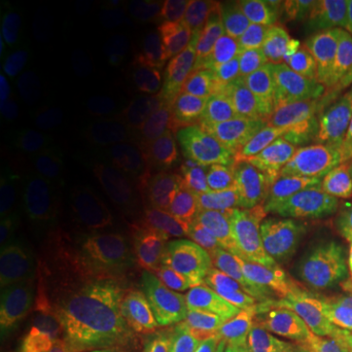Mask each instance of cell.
Listing matches in <instances>:
<instances>
[{"mask_svg":"<svg viewBox=\"0 0 352 352\" xmlns=\"http://www.w3.org/2000/svg\"><path fill=\"white\" fill-rule=\"evenodd\" d=\"M344 300H346V308L349 311L351 318H352V276L346 280V287H344Z\"/></svg>","mask_w":352,"mask_h":352,"instance_id":"41","label":"cell"},{"mask_svg":"<svg viewBox=\"0 0 352 352\" xmlns=\"http://www.w3.org/2000/svg\"><path fill=\"white\" fill-rule=\"evenodd\" d=\"M32 296L23 290L3 292L0 305V352H21L28 338Z\"/></svg>","mask_w":352,"mask_h":352,"instance_id":"25","label":"cell"},{"mask_svg":"<svg viewBox=\"0 0 352 352\" xmlns=\"http://www.w3.org/2000/svg\"><path fill=\"white\" fill-rule=\"evenodd\" d=\"M16 157H19V147L13 132L7 124H2L0 126V175L16 164Z\"/></svg>","mask_w":352,"mask_h":352,"instance_id":"36","label":"cell"},{"mask_svg":"<svg viewBox=\"0 0 352 352\" xmlns=\"http://www.w3.org/2000/svg\"><path fill=\"white\" fill-rule=\"evenodd\" d=\"M103 183L96 178H78L65 183L56 197L57 208L69 217H82L100 209L104 202Z\"/></svg>","mask_w":352,"mask_h":352,"instance_id":"26","label":"cell"},{"mask_svg":"<svg viewBox=\"0 0 352 352\" xmlns=\"http://www.w3.org/2000/svg\"><path fill=\"white\" fill-rule=\"evenodd\" d=\"M331 116H352V87L351 90L347 91L340 101H336L331 108L324 109L323 114H321V120Z\"/></svg>","mask_w":352,"mask_h":352,"instance_id":"39","label":"cell"},{"mask_svg":"<svg viewBox=\"0 0 352 352\" xmlns=\"http://www.w3.org/2000/svg\"><path fill=\"white\" fill-rule=\"evenodd\" d=\"M54 274L60 289L83 303L98 305L107 287V270L101 254L91 246H78L56 258Z\"/></svg>","mask_w":352,"mask_h":352,"instance_id":"14","label":"cell"},{"mask_svg":"<svg viewBox=\"0 0 352 352\" xmlns=\"http://www.w3.org/2000/svg\"><path fill=\"white\" fill-rule=\"evenodd\" d=\"M303 310L302 292L267 285L250 296L240 315L253 346L279 352L290 327Z\"/></svg>","mask_w":352,"mask_h":352,"instance_id":"6","label":"cell"},{"mask_svg":"<svg viewBox=\"0 0 352 352\" xmlns=\"http://www.w3.org/2000/svg\"><path fill=\"white\" fill-rule=\"evenodd\" d=\"M334 212H338L342 219H346L347 222L352 223V208L351 209H342V208H331Z\"/></svg>","mask_w":352,"mask_h":352,"instance_id":"42","label":"cell"},{"mask_svg":"<svg viewBox=\"0 0 352 352\" xmlns=\"http://www.w3.org/2000/svg\"><path fill=\"white\" fill-rule=\"evenodd\" d=\"M165 33L173 46L191 47L208 36L209 16L202 10L195 13L175 12L166 20Z\"/></svg>","mask_w":352,"mask_h":352,"instance_id":"31","label":"cell"},{"mask_svg":"<svg viewBox=\"0 0 352 352\" xmlns=\"http://www.w3.org/2000/svg\"><path fill=\"white\" fill-rule=\"evenodd\" d=\"M248 279L277 280L296 267L297 253L294 236L285 217L264 228L236 250Z\"/></svg>","mask_w":352,"mask_h":352,"instance_id":"11","label":"cell"},{"mask_svg":"<svg viewBox=\"0 0 352 352\" xmlns=\"http://www.w3.org/2000/svg\"><path fill=\"white\" fill-rule=\"evenodd\" d=\"M38 342L41 352H95L96 328L90 307L63 289L44 294L38 311Z\"/></svg>","mask_w":352,"mask_h":352,"instance_id":"4","label":"cell"},{"mask_svg":"<svg viewBox=\"0 0 352 352\" xmlns=\"http://www.w3.org/2000/svg\"><path fill=\"white\" fill-rule=\"evenodd\" d=\"M118 340L121 352H183L164 327L144 311L122 316Z\"/></svg>","mask_w":352,"mask_h":352,"instance_id":"19","label":"cell"},{"mask_svg":"<svg viewBox=\"0 0 352 352\" xmlns=\"http://www.w3.org/2000/svg\"><path fill=\"white\" fill-rule=\"evenodd\" d=\"M192 168L182 160H153L144 170V182L147 188L160 195L183 191L192 183Z\"/></svg>","mask_w":352,"mask_h":352,"instance_id":"30","label":"cell"},{"mask_svg":"<svg viewBox=\"0 0 352 352\" xmlns=\"http://www.w3.org/2000/svg\"><path fill=\"white\" fill-rule=\"evenodd\" d=\"M272 2L223 0L214 8V20L230 36H253L267 30Z\"/></svg>","mask_w":352,"mask_h":352,"instance_id":"22","label":"cell"},{"mask_svg":"<svg viewBox=\"0 0 352 352\" xmlns=\"http://www.w3.org/2000/svg\"><path fill=\"white\" fill-rule=\"evenodd\" d=\"M28 145L34 164L46 175H56L69 160L67 132L54 118L39 120L28 135Z\"/></svg>","mask_w":352,"mask_h":352,"instance_id":"21","label":"cell"},{"mask_svg":"<svg viewBox=\"0 0 352 352\" xmlns=\"http://www.w3.org/2000/svg\"><path fill=\"white\" fill-rule=\"evenodd\" d=\"M155 285L173 320L192 341L206 346L220 342L226 320L212 292L179 272H160Z\"/></svg>","mask_w":352,"mask_h":352,"instance_id":"3","label":"cell"},{"mask_svg":"<svg viewBox=\"0 0 352 352\" xmlns=\"http://www.w3.org/2000/svg\"><path fill=\"white\" fill-rule=\"evenodd\" d=\"M2 191L10 201L20 202L32 192V176L23 165L16 162L10 170L0 175Z\"/></svg>","mask_w":352,"mask_h":352,"instance_id":"35","label":"cell"},{"mask_svg":"<svg viewBox=\"0 0 352 352\" xmlns=\"http://www.w3.org/2000/svg\"><path fill=\"white\" fill-rule=\"evenodd\" d=\"M352 87V25L347 30L341 46L333 56L331 67L328 74V95L324 109L331 108L340 101ZM323 109V111H324Z\"/></svg>","mask_w":352,"mask_h":352,"instance_id":"32","label":"cell"},{"mask_svg":"<svg viewBox=\"0 0 352 352\" xmlns=\"http://www.w3.org/2000/svg\"><path fill=\"white\" fill-rule=\"evenodd\" d=\"M334 52H323L314 78L283 100L272 122L271 147L266 153L277 175L285 176L303 153L308 135L318 124L327 104L328 74Z\"/></svg>","mask_w":352,"mask_h":352,"instance_id":"1","label":"cell"},{"mask_svg":"<svg viewBox=\"0 0 352 352\" xmlns=\"http://www.w3.org/2000/svg\"><path fill=\"white\" fill-rule=\"evenodd\" d=\"M240 352H277V351L264 349V347H258V346L248 344V346H243V347H241V351H240Z\"/></svg>","mask_w":352,"mask_h":352,"instance_id":"43","label":"cell"},{"mask_svg":"<svg viewBox=\"0 0 352 352\" xmlns=\"http://www.w3.org/2000/svg\"><path fill=\"white\" fill-rule=\"evenodd\" d=\"M329 344L333 351H352V318L328 324Z\"/></svg>","mask_w":352,"mask_h":352,"instance_id":"37","label":"cell"},{"mask_svg":"<svg viewBox=\"0 0 352 352\" xmlns=\"http://www.w3.org/2000/svg\"><path fill=\"white\" fill-rule=\"evenodd\" d=\"M120 107L124 121L134 129H144L153 120L152 98L138 83H126L120 91Z\"/></svg>","mask_w":352,"mask_h":352,"instance_id":"33","label":"cell"},{"mask_svg":"<svg viewBox=\"0 0 352 352\" xmlns=\"http://www.w3.org/2000/svg\"><path fill=\"white\" fill-rule=\"evenodd\" d=\"M36 30L28 19L21 15L10 16L3 21L2 30V64L8 74L21 78L32 67Z\"/></svg>","mask_w":352,"mask_h":352,"instance_id":"23","label":"cell"},{"mask_svg":"<svg viewBox=\"0 0 352 352\" xmlns=\"http://www.w3.org/2000/svg\"><path fill=\"white\" fill-rule=\"evenodd\" d=\"M303 153L346 165L352 160V116L320 120L308 135Z\"/></svg>","mask_w":352,"mask_h":352,"instance_id":"20","label":"cell"},{"mask_svg":"<svg viewBox=\"0 0 352 352\" xmlns=\"http://www.w3.org/2000/svg\"><path fill=\"white\" fill-rule=\"evenodd\" d=\"M272 175L277 173L266 155L228 162L215 171L195 197L208 206L222 222Z\"/></svg>","mask_w":352,"mask_h":352,"instance_id":"9","label":"cell"},{"mask_svg":"<svg viewBox=\"0 0 352 352\" xmlns=\"http://www.w3.org/2000/svg\"><path fill=\"white\" fill-rule=\"evenodd\" d=\"M50 87L46 82H30L26 85L16 88L8 96L6 107V118L8 124L16 129H25L36 120L38 114L47 101Z\"/></svg>","mask_w":352,"mask_h":352,"instance_id":"29","label":"cell"},{"mask_svg":"<svg viewBox=\"0 0 352 352\" xmlns=\"http://www.w3.org/2000/svg\"><path fill=\"white\" fill-rule=\"evenodd\" d=\"M305 258L334 276H352V223L324 208L294 220Z\"/></svg>","mask_w":352,"mask_h":352,"instance_id":"5","label":"cell"},{"mask_svg":"<svg viewBox=\"0 0 352 352\" xmlns=\"http://www.w3.org/2000/svg\"><path fill=\"white\" fill-rule=\"evenodd\" d=\"M279 352H331L328 323L305 310L290 327Z\"/></svg>","mask_w":352,"mask_h":352,"instance_id":"27","label":"cell"},{"mask_svg":"<svg viewBox=\"0 0 352 352\" xmlns=\"http://www.w3.org/2000/svg\"><path fill=\"white\" fill-rule=\"evenodd\" d=\"M285 204V176L272 175L258 186L233 212L222 220V232L239 250L254 235L283 217Z\"/></svg>","mask_w":352,"mask_h":352,"instance_id":"10","label":"cell"},{"mask_svg":"<svg viewBox=\"0 0 352 352\" xmlns=\"http://www.w3.org/2000/svg\"><path fill=\"white\" fill-rule=\"evenodd\" d=\"M300 284L305 307L310 314L328 324L351 320L344 300V277L311 266L302 276Z\"/></svg>","mask_w":352,"mask_h":352,"instance_id":"16","label":"cell"},{"mask_svg":"<svg viewBox=\"0 0 352 352\" xmlns=\"http://www.w3.org/2000/svg\"><path fill=\"white\" fill-rule=\"evenodd\" d=\"M85 232L69 220L54 215H39L25 223L21 241L30 250L46 256H63L83 246Z\"/></svg>","mask_w":352,"mask_h":352,"instance_id":"17","label":"cell"},{"mask_svg":"<svg viewBox=\"0 0 352 352\" xmlns=\"http://www.w3.org/2000/svg\"><path fill=\"white\" fill-rule=\"evenodd\" d=\"M87 43L83 39V33L76 25H70L67 30L57 32L56 51L57 60L67 69L80 67L85 57Z\"/></svg>","mask_w":352,"mask_h":352,"instance_id":"34","label":"cell"},{"mask_svg":"<svg viewBox=\"0 0 352 352\" xmlns=\"http://www.w3.org/2000/svg\"><path fill=\"white\" fill-rule=\"evenodd\" d=\"M351 25V0H318V2H315L314 12H311L310 21H308L303 36L310 39L321 54L323 52H336Z\"/></svg>","mask_w":352,"mask_h":352,"instance_id":"18","label":"cell"},{"mask_svg":"<svg viewBox=\"0 0 352 352\" xmlns=\"http://www.w3.org/2000/svg\"><path fill=\"white\" fill-rule=\"evenodd\" d=\"M152 10L151 3H135V7H129V19L132 21H140L147 16V13Z\"/></svg>","mask_w":352,"mask_h":352,"instance_id":"40","label":"cell"},{"mask_svg":"<svg viewBox=\"0 0 352 352\" xmlns=\"http://www.w3.org/2000/svg\"><path fill=\"white\" fill-rule=\"evenodd\" d=\"M140 226L162 243H189L222 232L220 219L196 197L162 201L142 214Z\"/></svg>","mask_w":352,"mask_h":352,"instance_id":"7","label":"cell"},{"mask_svg":"<svg viewBox=\"0 0 352 352\" xmlns=\"http://www.w3.org/2000/svg\"><path fill=\"white\" fill-rule=\"evenodd\" d=\"M344 166L302 153L285 175L283 217L294 222L302 214L331 208Z\"/></svg>","mask_w":352,"mask_h":352,"instance_id":"8","label":"cell"},{"mask_svg":"<svg viewBox=\"0 0 352 352\" xmlns=\"http://www.w3.org/2000/svg\"><path fill=\"white\" fill-rule=\"evenodd\" d=\"M280 100L264 51L250 52L236 69L235 85L223 95L222 107L243 108L267 116Z\"/></svg>","mask_w":352,"mask_h":352,"instance_id":"13","label":"cell"},{"mask_svg":"<svg viewBox=\"0 0 352 352\" xmlns=\"http://www.w3.org/2000/svg\"><path fill=\"white\" fill-rule=\"evenodd\" d=\"M314 7L311 0H276L272 2L267 32L280 38L303 36Z\"/></svg>","mask_w":352,"mask_h":352,"instance_id":"28","label":"cell"},{"mask_svg":"<svg viewBox=\"0 0 352 352\" xmlns=\"http://www.w3.org/2000/svg\"><path fill=\"white\" fill-rule=\"evenodd\" d=\"M215 65L208 57H189L178 65L173 74V88L179 101L186 109H197L212 90Z\"/></svg>","mask_w":352,"mask_h":352,"instance_id":"24","label":"cell"},{"mask_svg":"<svg viewBox=\"0 0 352 352\" xmlns=\"http://www.w3.org/2000/svg\"><path fill=\"white\" fill-rule=\"evenodd\" d=\"M333 352H352V351H333Z\"/></svg>","mask_w":352,"mask_h":352,"instance_id":"44","label":"cell"},{"mask_svg":"<svg viewBox=\"0 0 352 352\" xmlns=\"http://www.w3.org/2000/svg\"><path fill=\"white\" fill-rule=\"evenodd\" d=\"M331 208H342L351 209L352 208V160H349L342 171V178L340 186L336 189Z\"/></svg>","mask_w":352,"mask_h":352,"instance_id":"38","label":"cell"},{"mask_svg":"<svg viewBox=\"0 0 352 352\" xmlns=\"http://www.w3.org/2000/svg\"><path fill=\"white\" fill-rule=\"evenodd\" d=\"M263 51L270 60L280 98H287L305 87L318 70L321 59V52L305 36H271Z\"/></svg>","mask_w":352,"mask_h":352,"instance_id":"12","label":"cell"},{"mask_svg":"<svg viewBox=\"0 0 352 352\" xmlns=\"http://www.w3.org/2000/svg\"><path fill=\"white\" fill-rule=\"evenodd\" d=\"M186 276L209 292L226 297L230 311L239 316L252 296V280L246 276L241 258L227 240L208 236L183 245L178 253Z\"/></svg>","mask_w":352,"mask_h":352,"instance_id":"2","label":"cell"},{"mask_svg":"<svg viewBox=\"0 0 352 352\" xmlns=\"http://www.w3.org/2000/svg\"><path fill=\"white\" fill-rule=\"evenodd\" d=\"M222 108L220 132L228 148L236 155L248 158L266 155L272 139L266 116L243 108Z\"/></svg>","mask_w":352,"mask_h":352,"instance_id":"15","label":"cell"}]
</instances>
